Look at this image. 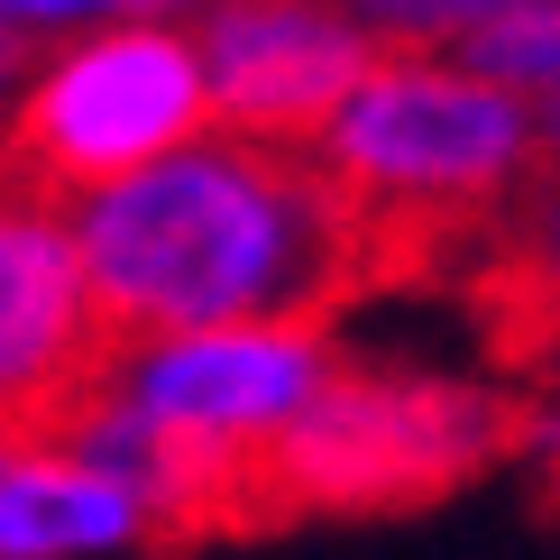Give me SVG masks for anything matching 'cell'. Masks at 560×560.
Masks as SVG:
<instances>
[{"mask_svg": "<svg viewBox=\"0 0 560 560\" xmlns=\"http://www.w3.org/2000/svg\"><path fill=\"white\" fill-rule=\"evenodd\" d=\"M533 395L459 386L423 368H349L294 413L276 441L248 451V533L303 515H395L469 487L497 459H524Z\"/></svg>", "mask_w": 560, "mask_h": 560, "instance_id": "3957f363", "label": "cell"}, {"mask_svg": "<svg viewBox=\"0 0 560 560\" xmlns=\"http://www.w3.org/2000/svg\"><path fill=\"white\" fill-rule=\"evenodd\" d=\"M533 120H542V175H560V102H542Z\"/></svg>", "mask_w": 560, "mask_h": 560, "instance_id": "7c38bea8", "label": "cell"}, {"mask_svg": "<svg viewBox=\"0 0 560 560\" xmlns=\"http://www.w3.org/2000/svg\"><path fill=\"white\" fill-rule=\"evenodd\" d=\"M524 469H542V487H560V395H533V413H524Z\"/></svg>", "mask_w": 560, "mask_h": 560, "instance_id": "8fae6325", "label": "cell"}, {"mask_svg": "<svg viewBox=\"0 0 560 560\" xmlns=\"http://www.w3.org/2000/svg\"><path fill=\"white\" fill-rule=\"evenodd\" d=\"M368 28L386 46L413 37L432 46L451 65H469V74L505 83L515 102H560V0H469V10H368Z\"/></svg>", "mask_w": 560, "mask_h": 560, "instance_id": "9c48e42d", "label": "cell"}, {"mask_svg": "<svg viewBox=\"0 0 560 560\" xmlns=\"http://www.w3.org/2000/svg\"><path fill=\"white\" fill-rule=\"evenodd\" d=\"M202 74H212V129L248 148H303L313 156L331 120L359 102V83L386 65V37L368 10H294V0H248V10L194 19Z\"/></svg>", "mask_w": 560, "mask_h": 560, "instance_id": "8992f818", "label": "cell"}, {"mask_svg": "<svg viewBox=\"0 0 560 560\" xmlns=\"http://www.w3.org/2000/svg\"><path fill=\"white\" fill-rule=\"evenodd\" d=\"M313 156L368 221V285H413L451 248L487 258L497 221L542 184V120L432 46H386Z\"/></svg>", "mask_w": 560, "mask_h": 560, "instance_id": "7a4b0ae2", "label": "cell"}, {"mask_svg": "<svg viewBox=\"0 0 560 560\" xmlns=\"http://www.w3.org/2000/svg\"><path fill=\"white\" fill-rule=\"evenodd\" d=\"M340 377L331 331H202V340H148L120 349L110 395L156 423L194 432V441H230L258 451Z\"/></svg>", "mask_w": 560, "mask_h": 560, "instance_id": "52a82bcc", "label": "cell"}, {"mask_svg": "<svg viewBox=\"0 0 560 560\" xmlns=\"http://www.w3.org/2000/svg\"><path fill=\"white\" fill-rule=\"evenodd\" d=\"M0 469H10V451H0Z\"/></svg>", "mask_w": 560, "mask_h": 560, "instance_id": "4fadbf2b", "label": "cell"}, {"mask_svg": "<svg viewBox=\"0 0 560 560\" xmlns=\"http://www.w3.org/2000/svg\"><path fill=\"white\" fill-rule=\"evenodd\" d=\"M83 285L110 349L202 331H322L368 285V221L303 148L202 138L74 202Z\"/></svg>", "mask_w": 560, "mask_h": 560, "instance_id": "6da1fadb", "label": "cell"}, {"mask_svg": "<svg viewBox=\"0 0 560 560\" xmlns=\"http://www.w3.org/2000/svg\"><path fill=\"white\" fill-rule=\"evenodd\" d=\"M110 368L120 349L92 313L74 212L0 194V451H46Z\"/></svg>", "mask_w": 560, "mask_h": 560, "instance_id": "5b68a950", "label": "cell"}, {"mask_svg": "<svg viewBox=\"0 0 560 560\" xmlns=\"http://www.w3.org/2000/svg\"><path fill=\"white\" fill-rule=\"evenodd\" d=\"M487 258L524 267L533 285H560V175H542L515 212L497 221V240H487Z\"/></svg>", "mask_w": 560, "mask_h": 560, "instance_id": "30bf717a", "label": "cell"}, {"mask_svg": "<svg viewBox=\"0 0 560 560\" xmlns=\"http://www.w3.org/2000/svg\"><path fill=\"white\" fill-rule=\"evenodd\" d=\"M212 138V74L202 46L175 19H120V28L65 46L46 74L10 102L0 129V194L74 202L166 166V156Z\"/></svg>", "mask_w": 560, "mask_h": 560, "instance_id": "277c9868", "label": "cell"}, {"mask_svg": "<svg viewBox=\"0 0 560 560\" xmlns=\"http://www.w3.org/2000/svg\"><path fill=\"white\" fill-rule=\"evenodd\" d=\"M129 542H156L138 497H120L110 478H92L65 451H10V469H0V560H92Z\"/></svg>", "mask_w": 560, "mask_h": 560, "instance_id": "ba28073f", "label": "cell"}]
</instances>
